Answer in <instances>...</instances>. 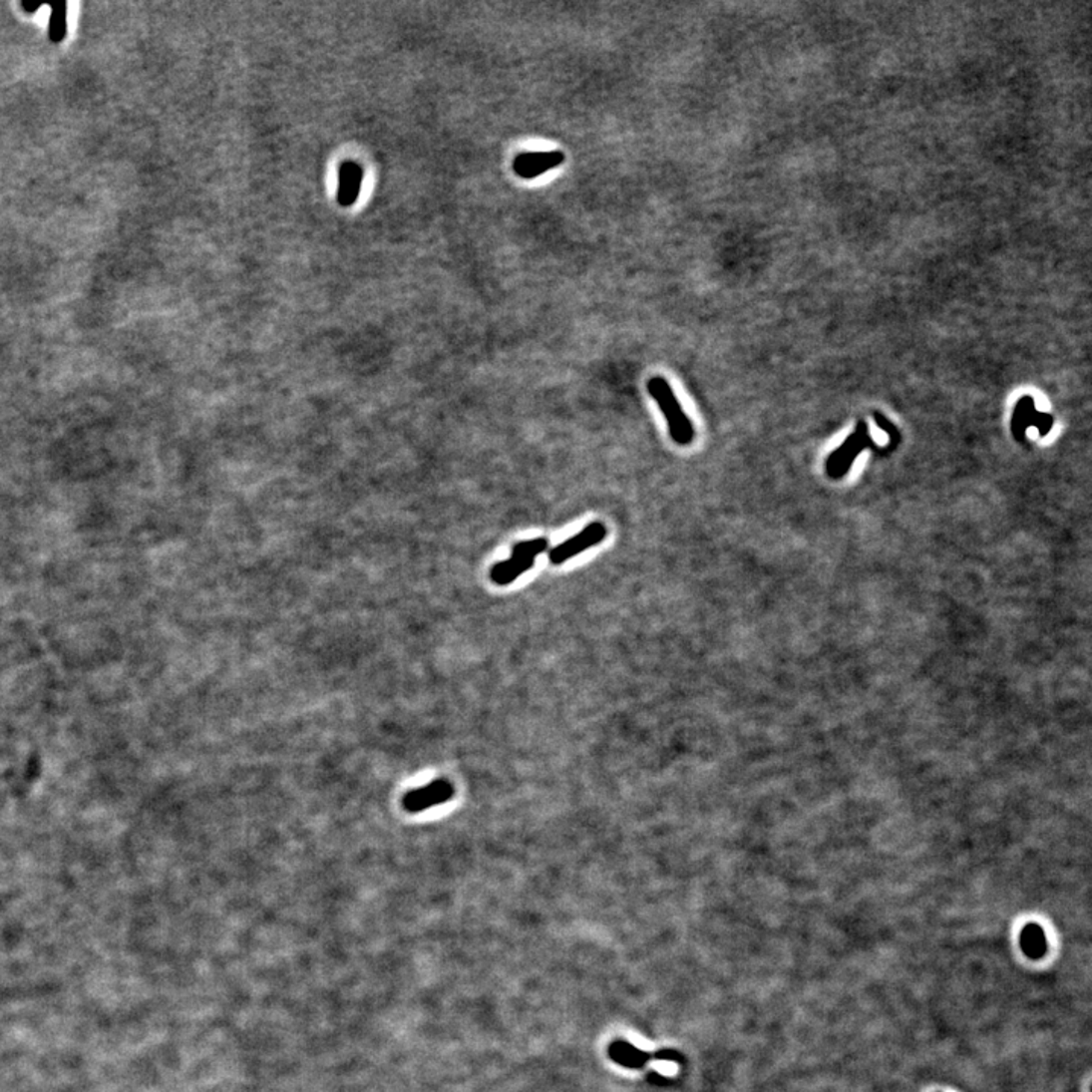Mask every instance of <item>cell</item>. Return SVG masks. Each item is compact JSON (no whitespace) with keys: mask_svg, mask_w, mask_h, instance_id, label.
Masks as SVG:
<instances>
[{"mask_svg":"<svg viewBox=\"0 0 1092 1092\" xmlns=\"http://www.w3.org/2000/svg\"><path fill=\"white\" fill-rule=\"evenodd\" d=\"M361 180H363V171L355 163H345L340 168L339 196H337V199L343 206L352 205L357 200Z\"/></svg>","mask_w":1092,"mask_h":1092,"instance_id":"cell-6","label":"cell"},{"mask_svg":"<svg viewBox=\"0 0 1092 1092\" xmlns=\"http://www.w3.org/2000/svg\"><path fill=\"white\" fill-rule=\"evenodd\" d=\"M648 393L654 399L659 409L662 410L666 422H668L669 434L672 441L681 447L692 444L695 439V430L692 422L684 413L683 407L678 403L677 396L672 392L668 381L662 377H654L649 380Z\"/></svg>","mask_w":1092,"mask_h":1092,"instance_id":"cell-1","label":"cell"},{"mask_svg":"<svg viewBox=\"0 0 1092 1092\" xmlns=\"http://www.w3.org/2000/svg\"><path fill=\"white\" fill-rule=\"evenodd\" d=\"M1021 945H1023L1024 953L1027 956L1038 959L1047 950L1044 931L1038 925H1027L1023 930V934H1021Z\"/></svg>","mask_w":1092,"mask_h":1092,"instance_id":"cell-8","label":"cell"},{"mask_svg":"<svg viewBox=\"0 0 1092 1092\" xmlns=\"http://www.w3.org/2000/svg\"><path fill=\"white\" fill-rule=\"evenodd\" d=\"M563 162L564 156L561 153L524 154L515 160L514 168L518 177L533 180V178L541 177L545 172L557 168Z\"/></svg>","mask_w":1092,"mask_h":1092,"instance_id":"cell-5","label":"cell"},{"mask_svg":"<svg viewBox=\"0 0 1092 1092\" xmlns=\"http://www.w3.org/2000/svg\"><path fill=\"white\" fill-rule=\"evenodd\" d=\"M52 8H54V14L51 20V37L55 42H60L66 34V5L57 4Z\"/></svg>","mask_w":1092,"mask_h":1092,"instance_id":"cell-9","label":"cell"},{"mask_svg":"<svg viewBox=\"0 0 1092 1092\" xmlns=\"http://www.w3.org/2000/svg\"><path fill=\"white\" fill-rule=\"evenodd\" d=\"M454 794H456V789H454L453 783L447 782V780H437V782L409 792L403 800L404 808L412 814H419V812L427 811V809L434 808V806L444 805L454 797Z\"/></svg>","mask_w":1092,"mask_h":1092,"instance_id":"cell-4","label":"cell"},{"mask_svg":"<svg viewBox=\"0 0 1092 1092\" xmlns=\"http://www.w3.org/2000/svg\"><path fill=\"white\" fill-rule=\"evenodd\" d=\"M548 548V539L539 538L532 539V541L518 542L514 546L512 555L507 560L500 561L492 567V581L497 582L500 586H507L510 582H514L527 570L532 569L538 555H541Z\"/></svg>","mask_w":1092,"mask_h":1092,"instance_id":"cell-2","label":"cell"},{"mask_svg":"<svg viewBox=\"0 0 1092 1092\" xmlns=\"http://www.w3.org/2000/svg\"><path fill=\"white\" fill-rule=\"evenodd\" d=\"M607 536V529H605L602 523H592L582 529L581 532L576 533L573 538L567 539L563 544L557 545L549 551V561L552 564H561L564 561L570 560L575 555L581 554L582 551L592 548L595 545L601 544Z\"/></svg>","mask_w":1092,"mask_h":1092,"instance_id":"cell-3","label":"cell"},{"mask_svg":"<svg viewBox=\"0 0 1092 1092\" xmlns=\"http://www.w3.org/2000/svg\"><path fill=\"white\" fill-rule=\"evenodd\" d=\"M611 1056L616 1059L617 1064L625 1065V1067L637 1068L640 1065L645 1064L646 1061L652 1059L651 1054L642 1053V1051L634 1048L633 1045H628L627 1042H617L611 1048Z\"/></svg>","mask_w":1092,"mask_h":1092,"instance_id":"cell-7","label":"cell"},{"mask_svg":"<svg viewBox=\"0 0 1092 1092\" xmlns=\"http://www.w3.org/2000/svg\"><path fill=\"white\" fill-rule=\"evenodd\" d=\"M23 8H25V10L28 11V13H32V11L39 10L40 5L25 4V5H23Z\"/></svg>","mask_w":1092,"mask_h":1092,"instance_id":"cell-10","label":"cell"}]
</instances>
